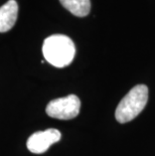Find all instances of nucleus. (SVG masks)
Returning a JSON list of instances; mask_svg holds the SVG:
<instances>
[{
    "mask_svg": "<svg viewBox=\"0 0 155 156\" xmlns=\"http://www.w3.org/2000/svg\"><path fill=\"white\" fill-rule=\"evenodd\" d=\"M148 102V88L145 85H137L120 101L115 112L116 120L124 124L136 118L143 111Z\"/></svg>",
    "mask_w": 155,
    "mask_h": 156,
    "instance_id": "f03ea898",
    "label": "nucleus"
},
{
    "mask_svg": "<svg viewBox=\"0 0 155 156\" xmlns=\"http://www.w3.org/2000/svg\"><path fill=\"white\" fill-rule=\"evenodd\" d=\"M81 101L78 96L69 95L67 97L58 98L51 101L47 106L45 112L51 118L60 120H70L79 115Z\"/></svg>",
    "mask_w": 155,
    "mask_h": 156,
    "instance_id": "7ed1b4c3",
    "label": "nucleus"
},
{
    "mask_svg": "<svg viewBox=\"0 0 155 156\" xmlns=\"http://www.w3.org/2000/svg\"><path fill=\"white\" fill-rule=\"evenodd\" d=\"M18 15V4L9 0L0 7V32H7L14 26Z\"/></svg>",
    "mask_w": 155,
    "mask_h": 156,
    "instance_id": "39448f33",
    "label": "nucleus"
},
{
    "mask_svg": "<svg viewBox=\"0 0 155 156\" xmlns=\"http://www.w3.org/2000/svg\"><path fill=\"white\" fill-rule=\"evenodd\" d=\"M62 134L57 129H47L32 134L26 142L27 149L34 154L44 153L52 144L61 140Z\"/></svg>",
    "mask_w": 155,
    "mask_h": 156,
    "instance_id": "20e7f679",
    "label": "nucleus"
},
{
    "mask_svg": "<svg viewBox=\"0 0 155 156\" xmlns=\"http://www.w3.org/2000/svg\"><path fill=\"white\" fill-rule=\"evenodd\" d=\"M42 54L45 61L55 68H65L71 64L76 55L74 41L67 35L54 34L44 39Z\"/></svg>",
    "mask_w": 155,
    "mask_h": 156,
    "instance_id": "f257e3e1",
    "label": "nucleus"
},
{
    "mask_svg": "<svg viewBox=\"0 0 155 156\" xmlns=\"http://www.w3.org/2000/svg\"><path fill=\"white\" fill-rule=\"evenodd\" d=\"M62 5L78 17H85L91 10V0H60Z\"/></svg>",
    "mask_w": 155,
    "mask_h": 156,
    "instance_id": "423d86ee",
    "label": "nucleus"
}]
</instances>
